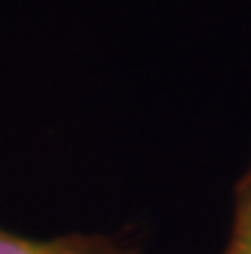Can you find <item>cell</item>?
I'll use <instances>...</instances> for the list:
<instances>
[{
	"label": "cell",
	"instance_id": "obj_1",
	"mask_svg": "<svg viewBox=\"0 0 251 254\" xmlns=\"http://www.w3.org/2000/svg\"><path fill=\"white\" fill-rule=\"evenodd\" d=\"M0 254H141L121 239L95 231H69L51 239H31L0 226Z\"/></svg>",
	"mask_w": 251,
	"mask_h": 254
},
{
	"label": "cell",
	"instance_id": "obj_2",
	"mask_svg": "<svg viewBox=\"0 0 251 254\" xmlns=\"http://www.w3.org/2000/svg\"><path fill=\"white\" fill-rule=\"evenodd\" d=\"M220 254H251V159L233 188V221Z\"/></svg>",
	"mask_w": 251,
	"mask_h": 254
}]
</instances>
